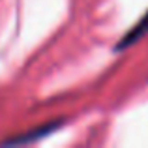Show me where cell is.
I'll return each instance as SVG.
<instances>
[{
	"mask_svg": "<svg viewBox=\"0 0 148 148\" xmlns=\"http://www.w3.org/2000/svg\"><path fill=\"white\" fill-rule=\"evenodd\" d=\"M146 34H148V11L143 15L141 21H139L137 25H135L133 28H131L130 32H127L126 36L118 41V43H116V51H124L126 47H131V45L137 43L141 38H145Z\"/></svg>",
	"mask_w": 148,
	"mask_h": 148,
	"instance_id": "1",
	"label": "cell"
},
{
	"mask_svg": "<svg viewBox=\"0 0 148 148\" xmlns=\"http://www.w3.org/2000/svg\"><path fill=\"white\" fill-rule=\"evenodd\" d=\"M56 127H60V124H58V122H53V124H47V126L38 127V130L26 131V133H23L21 137L8 139V141H4L2 145H26V143H32V141H36V139H40V137H45V135L53 133Z\"/></svg>",
	"mask_w": 148,
	"mask_h": 148,
	"instance_id": "2",
	"label": "cell"
}]
</instances>
